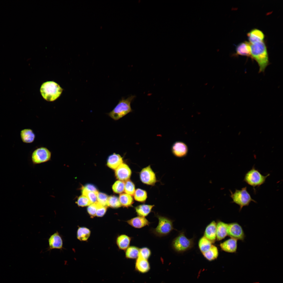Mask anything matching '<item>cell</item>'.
Segmentation results:
<instances>
[{"label": "cell", "mask_w": 283, "mask_h": 283, "mask_svg": "<svg viewBox=\"0 0 283 283\" xmlns=\"http://www.w3.org/2000/svg\"><path fill=\"white\" fill-rule=\"evenodd\" d=\"M123 162L122 158L119 154L115 153L110 155L108 157L107 165L110 168L116 170Z\"/></svg>", "instance_id": "ffe728a7"}, {"label": "cell", "mask_w": 283, "mask_h": 283, "mask_svg": "<svg viewBox=\"0 0 283 283\" xmlns=\"http://www.w3.org/2000/svg\"><path fill=\"white\" fill-rule=\"evenodd\" d=\"M98 192L88 191L83 187L82 188V195L86 197L90 200L91 204L97 202V195Z\"/></svg>", "instance_id": "4dcf8cb0"}, {"label": "cell", "mask_w": 283, "mask_h": 283, "mask_svg": "<svg viewBox=\"0 0 283 283\" xmlns=\"http://www.w3.org/2000/svg\"><path fill=\"white\" fill-rule=\"evenodd\" d=\"M135 268L138 272L145 273L149 270L150 265L148 260L138 257L135 262Z\"/></svg>", "instance_id": "e0dca14e"}, {"label": "cell", "mask_w": 283, "mask_h": 283, "mask_svg": "<svg viewBox=\"0 0 283 283\" xmlns=\"http://www.w3.org/2000/svg\"><path fill=\"white\" fill-rule=\"evenodd\" d=\"M20 136L23 142L26 143H30L34 141L35 135L32 130L30 129H25L21 130Z\"/></svg>", "instance_id": "cb8c5ba5"}, {"label": "cell", "mask_w": 283, "mask_h": 283, "mask_svg": "<svg viewBox=\"0 0 283 283\" xmlns=\"http://www.w3.org/2000/svg\"><path fill=\"white\" fill-rule=\"evenodd\" d=\"M140 177L141 181L146 184L153 186L156 182L155 174L150 165L142 170Z\"/></svg>", "instance_id": "30bf717a"}, {"label": "cell", "mask_w": 283, "mask_h": 283, "mask_svg": "<svg viewBox=\"0 0 283 283\" xmlns=\"http://www.w3.org/2000/svg\"><path fill=\"white\" fill-rule=\"evenodd\" d=\"M194 244L193 239H189L182 232L172 241V246L173 249L178 253L183 252L190 249Z\"/></svg>", "instance_id": "52a82bcc"}, {"label": "cell", "mask_w": 283, "mask_h": 283, "mask_svg": "<svg viewBox=\"0 0 283 283\" xmlns=\"http://www.w3.org/2000/svg\"><path fill=\"white\" fill-rule=\"evenodd\" d=\"M108 198L106 194L98 192L97 195V202L103 206H107Z\"/></svg>", "instance_id": "8d00e7d4"}, {"label": "cell", "mask_w": 283, "mask_h": 283, "mask_svg": "<svg viewBox=\"0 0 283 283\" xmlns=\"http://www.w3.org/2000/svg\"><path fill=\"white\" fill-rule=\"evenodd\" d=\"M227 235L231 238L243 241L245 235L241 226L237 222L228 224Z\"/></svg>", "instance_id": "9c48e42d"}, {"label": "cell", "mask_w": 283, "mask_h": 283, "mask_svg": "<svg viewBox=\"0 0 283 283\" xmlns=\"http://www.w3.org/2000/svg\"><path fill=\"white\" fill-rule=\"evenodd\" d=\"M125 183L119 180L116 182L113 185L112 189L113 191L117 193H121L124 191Z\"/></svg>", "instance_id": "836d02e7"}, {"label": "cell", "mask_w": 283, "mask_h": 283, "mask_svg": "<svg viewBox=\"0 0 283 283\" xmlns=\"http://www.w3.org/2000/svg\"><path fill=\"white\" fill-rule=\"evenodd\" d=\"M51 156V152L48 149L45 147H41L33 151L31 160L34 164H40L50 160Z\"/></svg>", "instance_id": "ba28073f"}, {"label": "cell", "mask_w": 283, "mask_h": 283, "mask_svg": "<svg viewBox=\"0 0 283 283\" xmlns=\"http://www.w3.org/2000/svg\"><path fill=\"white\" fill-rule=\"evenodd\" d=\"M155 216L158 220V223L155 228L151 229V232L156 236L162 237L165 236L170 233L174 229L173 221L166 216L158 214Z\"/></svg>", "instance_id": "277c9868"}, {"label": "cell", "mask_w": 283, "mask_h": 283, "mask_svg": "<svg viewBox=\"0 0 283 283\" xmlns=\"http://www.w3.org/2000/svg\"><path fill=\"white\" fill-rule=\"evenodd\" d=\"M107 205V206L113 208H118L121 206L119 199L117 197L114 196L108 197Z\"/></svg>", "instance_id": "1f68e13d"}, {"label": "cell", "mask_w": 283, "mask_h": 283, "mask_svg": "<svg viewBox=\"0 0 283 283\" xmlns=\"http://www.w3.org/2000/svg\"><path fill=\"white\" fill-rule=\"evenodd\" d=\"M228 224L219 221L216 224V239L218 241L224 238L227 235Z\"/></svg>", "instance_id": "44dd1931"}, {"label": "cell", "mask_w": 283, "mask_h": 283, "mask_svg": "<svg viewBox=\"0 0 283 283\" xmlns=\"http://www.w3.org/2000/svg\"><path fill=\"white\" fill-rule=\"evenodd\" d=\"M247 36L251 44L263 41L264 38V35L263 32L257 29L251 30L247 33Z\"/></svg>", "instance_id": "d6986e66"}, {"label": "cell", "mask_w": 283, "mask_h": 283, "mask_svg": "<svg viewBox=\"0 0 283 283\" xmlns=\"http://www.w3.org/2000/svg\"><path fill=\"white\" fill-rule=\"evenodd\" d=\"M62 89L59 85L52 81L45 82L42 85L40 92L43 97L48 101H53L60 96Z\"/></svg>", "instance_id": "3957f363"}, {"label": "cell", "mask_w": 283, "mask_h": 283, "mask_svg": "<svg viewBox=\"0 0 283 283\" xmlns=\"http://www.w3.org/2000/svg\"><path fill=\"white\" fill-rule=\"evenodd\" d=\"M90 231L88 228L84 227H79L77 231V238L80 241H86L90 237Z\"/></svg>", "instance_id": "484cf974"}, {"label": "cell", "mask_w": 283, "mask_h": 283, "mask_svg": "<svg viewBox=\"0 0 283 283\" xmlns=\"http://www.w3.org/2000/svg\"><path fill=\"white\" fill-rule=\"evenodd\" d=\"M230 191V197L232 200V203H234L240 206L239 211L244 206H248L251 202L257 203L251 198L247 191V187H243L241 190L236 189L234 193H232L231 191Z\"/></svg>", "instance_id": "5b68a950"}, {"label": "cell", "mask_w": 283, "mask_h": 283, "mask_svg": "<svg viewBox=\"0 0 283 283\" xmlns=\"http://www.w3.org/2000/svg\"><path fill=\"white\" fill-rule=\"evenodd\" d=\"M202 254L206 259L209 261H211L217 258L219 252L217 247L212 244L209 250Z\"/></svg>", "instance_id": "d4e9b609"}, {"label": "cell", "mask_w": 283, "mask_h": 283, "mask_svg": "<svg viewBox=\"0 0 283 283\" xmlns=\"http://www.w3.org/2000/svg\"><path fill=\"white\" fill-rule=\"evenodd\" d=\"M76 203L79 206L84 207L91 204L89 199L86 196L82 195L78 198Z\"/></svg>", "instance_id": "e575fe53"}, {"label": "cell", "mask_w": 283, "mask_h": 283, "mask_svg": "<svg viewBox=\"0 0 283 283\" xmlns=\"http://www.w3.org/2000/svg\"><path fill=\"white\" fill-rule=\"evenodd\" d=\"M251 43L247 41L241 42L236 46V55L245 56L251 57L250 49Z\"/></svg>", "instance_id": "ac0fdd59"}, {"label": "cell", "mask_w": 283, "mask_h": 283, "mask_svg": "<svg viewBox=\"0 0 283 283\" xmlns=\"http://www.w3.org/2000/svg\"><path fill=\"white\" fill-rule=\"evenodd\" d=\"M172 149L173 154L178 157L184 156L186 155L188 151V148L186 145L180 142L175 143Z\"/></svg>", "instance_id": "2e32d148"}, {"label": "cell", "mask_w": 283, "mask_h": 283, "mask_svg": "<svg viewBox=\"0 0 283 283\" xmlns=\"http://www.w3.org/2000/svg\"><path fill=\"white\" fill-rule=\"evenodd\" d=\"M151 255V251L149 248L144 247L139 248L138 257L148 260Z\"/></svg>", "instance_id": "d590c367"}, {"label": "cell", "mask_w": 283, "mask_h": 283, "mask_svg": "<svg viewBox=\"0 0 283 283\" xmlns=\"http://www.w3.org/2000/svg\"><path fill=\"white\" fill-rule=\"evenodd\" d=\"M220 246L221 249L225 252L235 253L237 248V240L230 238L221 243Z\"/></svg>", "instance_id": "4fadbf2b"}, {"label": "cell", "mask_w": 283, "mask_h": 283, "mask_svg": "<svg viewBox=\"0 0 283 283\" xmlns=\"http://www.w3.org/2000/svg\"><path fill=\"white\" fill-rule=\"evenodd\" d=\"M97 209L96 216L99 217L103 216L107 210V206H103L97 202H96Z\"/></svg>", "instance_id": "74e56055"}, {"label": "cell", "mask_w": 283, "mask_h": 283, "mask_svg": "<svg viewBox=\"0 0 283 283\" xmlns=\"http://www.w3.org/2000/svg\"><path fill=\"white\" fill-rule=\"evenodd\" d=\"M269 174L266 176L262 175L258 170L253 166L252 168L245 175L243 181L252 187L255 191V187H258L264 184Z\"/></svg>", "instance_id": "8992f818"}, {"label": "cell", "mask_w": 283, "mask_h": 283, "mask_svg": "<svg viewBox=\"0 0 283 283\" xmlns=\"http://www.w3.org/2000/svg\"><path fill=\"white\" fill-rule=\"evenodd\" d=\"M119 199L121 205L125 207L131 206L134 202L132 195L126 193L120 194Z\"/></svg>", "instance_id": "4316f807"}, {"label": "cell", "mask_w": 283, "mask_h": 283, "mask_svg": "<svg viewBox=\"0 0 283 283\" xmlns=\"http://www.w3.org/2000/svg\"><path fill=\"white\" fill-rule=\"evenodd\" d=\"M212 245V243L204 236L200 239L198 242L199 248L202 253L209 250Z\"/></svg>", "instance_id": "f1b7e54d"}, {"label": "cell", "mask_w": 283, "mask_h": 283, "mask_svg": "<svg viewBox=\"0 0 283 283\" xmlns=\"http://www.w3.org/2000/svg\"><path fill=\"white\" fill-rule=\"evenodd\" d=\"M250 48L251 57L258 63L259 67V72H264L269 63L265 44L263 41L251 43Z\"/></svg>", "instance_id": "6da1fadb"}, {"label": "cell", "mask_w": 283, "mask_h": 283, "mask_svg": "<svg viewBox=\"0 0 283 283\" xmlns=\"http://www.w3.org/2000/svg\"><path fill=\"white\" fill-rule=\"evenodd\" d=\"M126 222L132 227L140 228L146 226H149L150 222L145 217L138 216L126 221Z\"/></svg>", "instance_id": "5bb4252c"}, {"label": "cell", "mask_w": 283, "mask_h": 283, "mask_svg": "<svg viewBox=\"0 0 283 283\" xmlns=\"http://www.w3.org/2000/svg\"><path fill=\"white\" fill-rule=\"evenodd\" d=\"M131 239L132 237L126 235H121L117 237L116 243L119 249L126 250L129 246Z\"/></svg>", "instance_id": "7402d4cb"}, {"label": "cell", "mask_w": 283, "mask_h": 283, "mask_svg": "<svg viewBox=\"0 0 283 283\" xmlns=\"http://www.w3.org/2000/svg\"><path fill=\"white\" fill-rule=\"evenodd\" d=\"M154 205L142 204L135 208V212L138 216L145 217L151 212Z\"/></svg>", "instance_id": "603a6c76"}, {"label": "cell", "mask_w": 283, "mask_h": 283, "mask_svg": "<svg viewBox=\"0 0 283 283\" xmlns=\"http://www.w3.org/2000/svg\"><path fill=\"white\" fill-rule=\"evenodd\" d=\"M216 223L213 221L206 226L204 231V236L212 243L216 239Z\"/></svg>", "instance_id": "9a60e30c"}, {"label": "cell", "mask_w": 283, "mask_h": 283, "mask_svg": "<svg viewBox=\"0 0 283 283\" xmlns=\"http://www.w3.org/2000/svg\"><path fill=\"white\" fill-rule=\"evenodd\" d=\"M97 206L96 202L89 205L87 209V211L92 217L96 216Z\"/></svg>", "instance_id": "f35d334b"}, {"label": "cell", "mask_w": 283, "mask_h": 283, "mask_svg": "<svg viewBox=\"0 0 283 283\" xmlns=\"http://www.w3.org/2000/svg\"><path fill=\"white\" fill-rule=\"evenodd\" d=\"M49 249H61L63 248V241L59 233L57 231L51 235L48 239Z\"/></svg>", "instance_id": "7c38bea8"}, {"label": "cell", "mask_w": 283, "mask_h": 283, "mask_svg": "<svg viewBox=\"0 0 283 283\" xmlns=\"http://www.w3.org/2000/svg\"><path fill=\"white\" fill-rule=\"evenodd\" d=\"M135 97V95H132L126 99L122 97L114 108L107 115L113 120L117 121L132 112L131 103Z\"/></svg>", "instance_id": "7a4b0ae2"}, {"label": "cell", "mask_w": 283, "mask_h": 283, "mask_svg": "<svg viewBox=\"0 0 283 283\" xmlns=\"http://www.w3.org/2000/svg\"><path fill=\"white\" fill-rule=\"evenodd\" d=\"M139 248L135 246L129 247L126 250L125 256L127 259H136L138 257Z\"/></svg>", "instance_id": "83f0119b"}, {"label": "cell", "mask_w": 283, "mask_h": 283, "mask_svg": "<svg viewBox=\"0 0 283 283\" xmlns=\"http://www.w3.org/2000/svg\"><path fill=\"white\" fill-rule=\"evenodd\" d=\"M135 186L131 181L128 180L125 183L124 191L125 193L130 195H133L135 191Z\"/></svg>", "instance_id": "d6a6232c"}, {"label": "cell", "mask_w": 283, "mask_h": 283, "mask_svg": "<svg viewBox=\"0 0 283 283\" xmlns=\"http://www.w3.org/2000/svg\"><path fill=\"white\" fill-rule=\"evenodd\" d=\"M83 187L88 191L96 192H98L96 188L93 185L88 184Z\"/></svg>", "instance_id": "ab89813d"}, {"label": "cell", "mask_w": 283, "mask_h": 283, "mask_svg": "<svg viewBox=\"0 0 283 283\" xmlns=\"http://www.w3.org/2000/svg\"><path fill=\"white\" fill-rule=\"evenodd\" d=\"M134 199L136 201L143 202L146 200L147 195L146 192L140 188L135 190L133 195Z\"/></svg>", "instance_id": "f546056e"}, {"label": "cell", "mask_w": 283, "mask_h": 283, "mask_svg": "<svg viewBox=\"0 0 283 283\" xmlns=\"http://www.w3.org/2000/svg\"><path fill=\"white\" fill-rule=\"evenodd\" d=\"M132 172L129 166L122 163L116 169V176L120 181H123L128 180L131 175Z\"/></svg>", "instance_id": "8fae6325"}]
</instances>
